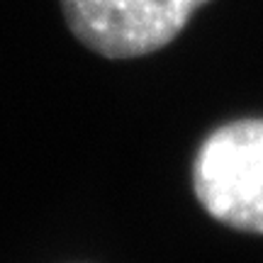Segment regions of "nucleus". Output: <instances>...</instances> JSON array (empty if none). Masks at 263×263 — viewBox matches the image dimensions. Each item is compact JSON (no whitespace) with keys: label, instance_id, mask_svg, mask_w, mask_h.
Masks as SVG:
<instances>
[{"label":"nucleus","instance_id":"nucleus-1","mask_svg":"<svg viewBox=\"0 0 263 263\" xmlns=\"http://www.w3.org/2000/svg\"><path fill=\"white\" fill-rule=\"evenodd\" d=\"M197 200L222 224L263 234V120L215 129L193 163Z\"/></svg>","mask_w":263,"mask_h":263},{"label":"nucleus","instance_id":"nucleus-2","mask_svg":"<svg viewBox=\"0 0 263 263\" xmlns=\"http://www.w3.org/2000/svg\"><path fill=\"white\" fill-rule=\"evenodd\" d=\"M210 0H61L68 29L107 59H137L171 44Z\"/></svg>","mask_w":263,"mask_h":263}]
</instances>
